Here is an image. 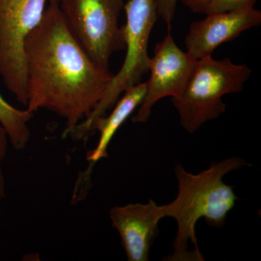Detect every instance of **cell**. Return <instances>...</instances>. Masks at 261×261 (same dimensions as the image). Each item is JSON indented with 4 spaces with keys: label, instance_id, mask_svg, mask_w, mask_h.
I'll use <instances>...</instances> for the list:
<instances>
[{
    "label": "cell",
    "instance_id": "9c48e42d",
    "mask_svg": "<svg viewBox=\"0 0 261 261\" xmlns=\"http://www.w3.org/2000/svg\"><path fill=\"white\" fill-rule=\"evenodd\" d=\"M110 218L121 237L128 260L148 261L159 221L166 218L165 206L152 200L146 204L116 206L110 211Z\"/></svg>",
    "mask_w": 261,
    "mask_h": 261
},
{
    "label": "cell",
    "instance_id": "3957f363",
    "mask_svg": "<svg viewBox=\"0 0 261 261\" xmlns=\"http://www.w3.org/2000/svg\"><path fill=\"white\" fill-rule=\"evenodd\" d=\"M251 74L246 65L234 64L228 58L218 61L208 56L196 61L185 89L172 98L184 129L193 134L219 118L226 111L222 97L241 92Z\"/></svg>",
    "mask_w": 261,
    "mask_h": 261
},
{
    "label": "cell",
    "instance_id": "9a60e30c",
    "mask_svg": "<svg viewBox=\"0 0 261 261\" xmlns=\"http://www.w3.org/2000/svg\"><path fill=\"white\" fill-rule=\"evenodd\" d=\"M189 9L195 13L205 14L210 4L211 0H179Z\"/></svg>",
    "mask_w": 261,
    "mask_h": 261
},
{
    "label": "cell",
    "instance_id": "277c9868",
    "mask_svg": "<svg viewBox=\"0 0 261 261\" xmlns=\"http://www.w3.org/2000/svg\"><path fill=\"white\" fill-rule=\"evenodd\" d=\"M126 23L123 25L126 57L121 69L113 75L102 99L84 121L72 132L75 140L90 136L91 125L99 117L106 116L119 99L121 94L141 83L149 71L148 44L151 32L159 18L156 0H128L124 4Z\"/></svg>",
    "mask_w": 261,
    "mask_h": 261
},
{
    "label": "cell",
    "instance_id": "8fae6325",
    "mask_svg": "<svg viewBox=\"0 0 261 261\" xmlns=\"http://www.w3.org/2000/svg\"><path fill=\"white\" fill-rule=\"evenodd\" d=\"M33 113L28 109L13 107L0 94V123L8 135L9 142L17 150L25 149L31 138L29 123Z\"/></svg>",
    "mask_w": 261,
    "mask_h": 261
},
{
    "label": "cell",
    "instance_id": "30bf717a",
    "mask_svg": "<svg viewBox=\"0 0 261 261\" xmlns=\"http://www.w3.org/2000/svg\"><path fill=\"white\" fill-rule=\"evenodd\" d=\"M146 92V83H141L130 87L123 97L113 106L112 112L108 116L99 117L92 123L89 135L95 130L100 134L95 149L89 151L87 160L89 166L77 179L73 192V200L79 202L87 195L91 182V174L96 163L108 157V149L116 132L140 106Z\"/></svg>",
    "mask_w": 261,
    "mask_h": 261
},
{
    "label": "cell",
    "instance_id": "7a4b0ae2",
    "mask_svg": "<svg viewBox=\"0 0 261 261\" xmlns=\"http://www.w3.org/2000/svg\"><path fill=\"white\" fill-rule=\"evenodd\" d=\"M245 160L230 158L212 162L210 167L193 174L181 165H176L175 174L178 180V194L171 203L164 205L166 217L176 221L177 232L173 243V252L166 259L170 261H196L189 250V243L199 261H204L196 237V225L201 219L216 228H221L238 200L232 187L223 178L231 171L246 166Z\"/></svg>",
    "mask_w": 261,
    "mask_h": 261
},
{
    "label": "cell",
    "instance_id": "6da1fadb",
    "mask_svg": "<svg viewBox=\"0 0 261 261\" xmlns=\"http://www.w3.org/2000/svg\"><path fill=\"white\" fill-rule=\"evenodd\" d=\"M27 108L49 110L71 135L102 99L113 74L98 66L68 30L60 3L50 0L42 20L24 44Z\"/></svg>",
    "mask_w": 261,
    "mask_h": 261
},
{
    "label": "cell",
    "instance_id": "ba28073f",
    "mask_svg": "<svg viewBox=\"0 0 261 261\" xmlns=\"http://www.w3.org/2000/svg\"><path fill=\"white\" fill-rule=\"evenodd\" d=\"M206 15L190 25L185 37L187 51L195 61L212 56L221 44L233 41L242 33L261 23V12L254 8Z\"/></svg>",
    "mask_w": 261,
    "mask_h": 261
},
{
    "label": "cell",
    "instance_id": "52a82bcc",
    "mask_svg": "<svg viewBox=\"0 0 261 261\" xmlns=\"http://www.w3.org/2000/svg\"><path fill=\"white\" fill-rule=\"evenodd\" d=\"M195 60L187 51L176 45L171 29L162 42L154 47V56L148 61L150 77L146 83L143 100L132 117L133 123H146L152 113V108L164 97H177L192 74Z\"/></svg>",
    "mask_w": 261,
    "mask_h": 261
},
{
    "label": "cell",
    "instance_id": "4fadbf2b",
    "mask_svg": "<svg viewBox=\"0 0 261 261\" xmlns=\"http://www.w3.org/2000/svg\"><path fill=\"white\" fill-rule=\"evenodd\" d=\"M8 135L5 128L0 123V200L6 197V184L4 173H3V165L8 152Z\"/></svg>",
    "mask_w": 261,
    "mask_h": 261
},
{
    "label": "cell",
    "instance_id": "5b68a950",
    "mask_svg": "<svg viewBox=\"0 0 261 261\" xmlns=\"http://www.w3.org/2000/svg\"><path fill=\"white\" fill-rule=\"evenodd\" d=\"M63 18L77 42L94 63L109 70L111 56L125 49L119 17L123 0H61Z\"/></svg>",
    "mask_w": 261,
    "mask_h": 261
},
{
    "label": "cell",
    "instance_id": "7c38bea8",
    "mask_svg": "<svg viewBox=\"0 0 261 261\" xmlns=\"http://www.w3.org/2000/svg\"><path fill=\"white\" fill-rule=\"evenodd\" d=\"M257 1V0H211L206 15L254 8Z\"/></svg>",
    "mask_w": 261,
    "mask_h": 261
},
{
    "label": "cell",
    "instance_id": "5bb4252c",
    "mask_svg": "<svg viewBox=\"0 0 261 261\" xmlns=\"http://www.w3.org/2000/svg\"><path fill=\"white\" fill-rule=\"evenodd\" d=\"M179 0H156L158 15L171 29V23L176 14V6Z\"/></svg>",
    "mask_w": 261,
    "mask_h": 261
},
{
    "label": "cell",
    "instance_id": "8992f818",
    "mask_svg": "<svg viewBox=\"0 0 261 261\" xmlns=\"http://www.w3.org/2000/svg\"><path fill=\"white\" fill-rule=\"evenodd\" d=\"M49 1L0 0V75L6 88L25 106L28 98L24 44L42 20Z\"/></svg>",
    "mask_w": 261,
    "mask_h": 261
}]
</instances>
